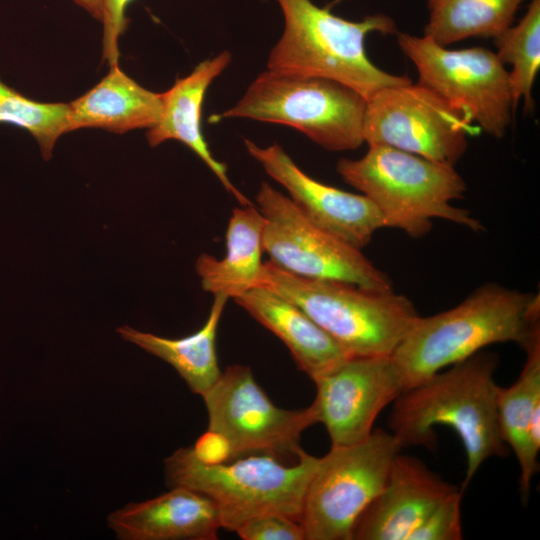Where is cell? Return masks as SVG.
Segmentation results:
<instances>
[{
  "mask_svg": "<svg viewBox=\"0 0 540 540\" xmlns=\"http://www.w3.org/2000/svg\"><path fill=\"white\" fill-rule=\"evenodd\" d=\"M498 358L476 353L405 389L393 402L388 427L402 447L436 445L435 426L459 436L467 457L463 492L482 464L506 454L497 417Z\"/></svg>",
  "mask_w": 540,
  "mask_h": 540,
  "instance_id": "cell-1",
  "label": "cell"
},
{
  "mask_svg": "<svg viewBox=\"0 0 540 540\" xmlns=\"http://www.w3.org/2000/svg\"><path fill=\"white\" fill-rule=\"evenodd\" d=\"M539 332V294L490 283L452 309L420 316L391 357L408 389L488 345L523 348Z\"/></svg>",
  "mask_w": 540,
  "mask_h": 540,
  "instance_id": "cell-2",
  "label": "cell"
},
{
  "mask_svg": "<svg viewBox=\"0 0 540 540\" xmlns=\"http://www.w3.org/2000/svg\"><path fill=\"white\" fill-rule=\"evenodd\" d=\"M277 2L284 30L269 53L268 70L332 79L356 90L366 100L382 88L412 82L405 75L383 71L366 54L365 38L369 33L399 32L390 16L377 13L361 21H349L311 0Z\"/></svg>",
  "mask_w": 540,
  "mask_h": 540,
  "instance_id": "cell-3",
  "label": "cell"
},
{
  "mask_svg": "<svg viewBox=\"0 0 540 540\" xmlns=\"http://www.w3.org/2000/svg\"><path fill=\"white\" fill-rule=\"evenodd\" d=\"M368 146L359 159L339 160L336 170L347 184L377 206L387 227L398 228L413 238L429 233L432 219L483 230L469 211L451 204L463 198L467 189L453 165L387 145Z\"/></svg>",
  "mask_w": 540,
  "mask_h": 540,
  "instance_id": "cell-4",
  "label": "cell"
},
{
  "mask_svg": "<svg viewBox=\"0 0 540 540\" xmlns=\"http://www.w3.org/2000/svg\"><path fill=\"white\" fill-rule=\"evenodd\" d=\"M318 459L305 452L292 465L268 455L205 464L186 447L167 457L164 467L170 488L181 486L208 497L218 510L221 528L235 532L246 521L269 513L300 522Z\"/></svg>",
  "mask_w": 540,
  "mask_h": 540,
  "instance_id": "cell-5",
  "label": "cell"
},
{
  "mask_svg": "<svg viewBox=\"0 0 540 540\" xmlns=\"http://www.w3.org/2000/svg\"><path fill=\"white\" fill-rule=\"evenodd\" d=\"M261 287L298 305L353 356H391L420 315L402 294L288 273L264 262Z\"/></svg>",
  "mask_w": 540,
  "mask_h": 540,
  "instance_id": "cell-6",
  "label": "cell"
},
{
  "mask_svg": "<svg viewBox=\"0 0 540 540\" xmlns=\"http://www.w3.org/2000/svg\"><path fill=\"white\" fill-rule=\"evenodd\" d=\"M367 100L338 81L264 71L231 108L211 116L250 118L293 127L329 151L355 150L364 143Z\"/></svg>",
  "mask_w": 540,
  "mask_h": 540,
  "instance_id": "cell-7",
  "label": "cell"
},
{
  "mask_svg": "<svg viewBox=\"0 0 540 540\" xmlns=\"http://www.w3.org/2000/svg\"><path fill=\"white\" fill-rule=\"evenodd\" d=\"M402 448L391 432L379 428L361 442L331 446L319 457L300 519L305 540H351L357 519L382 490Z\"/></svg>",
  "mask_w": 540,
  "mask_h": 540,
  "instance_id": "cell-8",
  "label": "cell"
},
{
  "mask_svg": "<svg viewBox=\"0 0 540 540\" xmlns=\"http://www.w3.org/2000/svg\"><path fill=\"white\" fill-rule=\"evenodd\" d=\"M397 43L415 65L420 85L459 110L484 133L502 138L514 111L509 72L484 47L448 49L427 36L398 32Z\"/></svg>",
  "mask_w": 540,
  "mask_h": 540,
  "instance_id": "cell-9",
  "label": "cell"
},
{
  "mask_svg": "<svg viewBox=\"0 0 540 540\" xmlns=\"http://www.w3.org/2000/svg\"><path fill=\"white\" fill-rule=\"evenodd\" d=\"M264 217L263 249L270 262L305 278L338 280L375 291L393 290L389 277L347 242L311 222L268 182L256 194Z\"/></svg>",
  "mask_w": 540,
  "mask_h": 540,
  "instance_id": "cell-10",
  "label": "cell"
},
{
  "mask_svg": "<svg viewBox=\"0 0 540 540\" xmlns=\"http://www.w3.org/2000/svg\"><path fill=\"white\" fill-rule=\"evenodd\" d=\"M202 397L208 430L228 441L230 460L268 455L298 462L305 453L300 445L302 433L316 424L311 406L296 410L277 407L257 384L250 367H227Z\"/></svg>",
  "mask_w": 540,
  "mask_h": 540,
  "instance_id": "cell-11",
  "label": "cell"
},
{
  "mask_svg": "<svg viewBox=\"0 0 540 540\" xmlns=\"http://www.w3.org/2000/svg\"><path fill=\"white\" fill-rule=\"evenodd\" d=\"M473 124L419 83L388 86L366 103L363 136L368 145H387L455 165L468 147Z\"/></svg>",
  "mask_w": 540,
  "mask_h": 540,
  "instance_id": "cell-12",
  "label": "cell"
},
{
  "mask_svg": "<svg viewBox=\"0 0 540 540\" xmlns=\"http://www.w3.org/2000/svg\"><path fill=\"white\" fill-rule=\"evenodd\" d=\"M313 382L316 397L310 406L332 447L365 440L381 411L405 390L391 356H350Z\"/></svg>",
  "mask_w": 540,
  "mask_h": 540,
  "instance_id": "cell-13",
  "label": "cell"
},
{
  "mask_svg": "<svg viewBox=\"0 0 540 540\" xmlns=\"http://www.w3.org/2000/svg\"><path fill=\"white\" fill-rule=\"evenodd\" d=\"M248 153L282 185L296 207L314 224L357 249L387 227L377 206L365 195L321 183L302 171L277 143L261 147L244 140Z\"/></svg>",
  "mask_w": 540,
  "mask_h": 540,
  "instance_id": "cell-14",
  "label": "cell"
},
{
  "mask_svg": "<svg viewBox=\"0 0 540 540\" xmlns=\"http://www.w3.org/2000/svg\"><path fill=\"white\" fill-rule=\"evenodd\" d=\"M456 489L419 459L399 452L382 490L357 519L351 540H409L429 513Z\"/></svg>",
  "mask_w": 540,
  "mask_h": 540,
  "instance_id": "cell-15",
  "label": "cell"
},
{
  "mask_svg": "<svg viewBox=\"0 0 540 540\" xmlns=\"http://www.w3.org/2000/svg\"><path fill=\"white\" fill-rule=\"evenodd\" d=\"M107 522L124 540H215L221 528L214 503L181 486L143 502L129 503L112 512Z\"/></svg>",
  "mask_w": 540,
  "mask_h": 540,
  "instance_id": "cell-16",
  "label": "cell"
},
{
  "mask_svg": "<svg viewBox=\"0 0 540 540\" xmlns=\"http://www.w3.org/2000/svg\"><path fill=\"white\" fill-rule=\"evenodd\" d=\"M230 62L231 53L220 52L200 62L189 75L177 79L170 89L161 93V115L158 122L148 129L146 138L151 147L168 140L185 144L210 168L240 205L246 206L251 205V201L233 185L226 165L214 158L201 130V110L206 91Z\"/></svg>",
  "mask_w": 540,
  "mask_h": 540,
  "instance_id": "cell-17",
  "label": "cell"
},
{
  "mask_svg": "<svg viewBox=\"0 0 540 540\" xmlns=\"http://www.w3.org/2000/svg\"><path fill=\"white\" fill-rule=\"evenodd\" d=\"M234 301L288 347L312 381L353 356L298 305L269 288H254Z\"/></svg>",
  "mask_w": 540,
  "mask_h": 540,
  "instance_id": "cell-18",
  "label": "cell"
},
{
  "mask_svg": "<svg viewBox=\"0 0 540 540\" xmlns=\"http://www.w3.org/2000/svg\"><path fill=\"white\" fill-rule=\"evenodd\" d=\"M82 96L69 103L68 131L99 128L113 133L153 127L162 110L161 93L147 90L119 64Z\"/></svg>",
  "mask_w": 540,
  "mask_h": 540,
  "instance_id": "cell-19",
  "label": "cell"
},
{
  "mask_svg": "<svg viewBox=\"0 0 540 540\" xmlns=\"http://www.w3.org/2000/svg\"><path fill=\"white\" fill-rule=\"evenodd\" d=\"M264 223L263 215L253 204L233 209L226 229L224 257L201 254L196 261V272L205 291L234 299L261 287Z\"/></svg>",
  "mask_w": 540,
  "mask_h": 540,
  "instance_id": "cell-20",
  "label": "cell"
},
{
  "mask_svg": "<svg viewBox=\"0 0 540 540\" xmlns=\"http://www.w3.org/2000/svg\"><path fill=\"white\" fill-rule=\"evenodd\" d=\"M229 298L217 294L204 325L182 338H165L124 325L118 334L146 352L170 364L184 379L193 393L201 396L220 378L216 337L218 325Z\"/></svg>",
  "mask_w": 540,
  "mask_h": 540,
  "instance_id": "cell-21",
  "label": "cell"
},
{
  "mask_svg": "<svg viewBox=\"0 0 540 540\" xmlns=\"http://www.w3.org/2000/svg\"><path fill=\"white\" fill-rule=\"evenodd\" d=\"M526 361L518 379L509 387L498 386L496 407L502 439L509 446L520 468L519 487L528 498L537 470L527 448V430L536 409L540 408V333L523 347Z\"/></svg>",
  "mask_w": 540,
  "mask_h": 540,
  "instance_id": "cell-22",
  "label": "cell"
},
{
  "mask_svg": "<svg viewBox=\"0 0 540 540\" xmlns=\"http://www.w3.org/2000/svg\"><path fill=\"white\" fill-rule=\"evenodd\" d=\"M526 0H427L424 36L447 47L473 37L496 38L512 26Z\"/></svg>",
  "mask_w": 540,
  "mask_h": 540,
  "instance_id": "cell-23",
  "label": "cell"
},
{
  "mask_svg": "<svg viewBox=\"0 0 540 540\" xmlns=\"http://www.w3.org/2000/svg\"><path fill=\"white\" fill-rule=\"evenodd\" d=\"M494 43L499 60L512 66L509 85L514 109L522 98L525 111L533 110L532 88L540 69V0H531L518 24L494 38Z\"/></svg>",
  "mask_w": 540,
  "mask_h": 540,
  "instance_id": "cell-24",
  "label": "cell"
},
{
  "mask_svg": "<svg viewBox=\"0 0 540 540\" xmlns=\"http://www.w3.org/2000/svg\"><path fill=\"white\" fill-rule=\"evenodd\" d=\"M69 111V103L32 100L0 78V123L28 131L37 141L45 160L52 157L59 137L69 132Z\"/></svg>",
  "mask_w": 540,
  "mask_h": 540,
  "instance_id": "cell-25",
  "label": "cell"
},
{
  "mask_svg": "<svg viewBox=\"0 0 540 540\" xmlns=\"http://www.w3.org/2000/svg\"><path fill=\"white\" fill-rule=\"evenodd\" d=\"M461 489L447 495L412 533L409 540H461Z\"/></svg>",
  "mask_w": 540,
  "mask_h": 540,
  "instance_id": "cell-26",
  "label": "cell"
},
{
  "mask_svg": "<svg viewBox=\"0 0 540 540\" xmlns=\"http://www.w3.org/2000/svg\"><path fill=\"white\" fill-rule=\"evenodd\" d=\"M235 532L244 540H305L299 521L282 514H263L254 517Z\"/></svg>",
  "mask_w": 540,
  "mask_h": 540,
  "instance_id": "cell-27",
  "label": "cell"
},
{
  "mask_svg": "<svg viewBox=\"0 0 540 540\" xmlns=\"http://www.w3.org/2000/svg\"><path fill=\"white\" fill-rule=\"evenodd\" d=\"M103 1V59L109 66L118 64L119 38L125 32L129 19L126 16L128 6L134 0Z\"/></svg>",
  "mask_w": 540,
  "mask_h": 540,
  "instance_id": "cell-28",
  "label": "cell"
},
{
  "mask_svg": "<svg viewBox=\"0 0 540 540\" xmlns=\"http://www.w3.org/2000/svg\"><path fill=\"white\" fill-rule=\"evenodd\" d=\"M196 458L205 464H219L230 460L228 441L219 433L207 430L191 446Z\"/></svg>",
  "mask_w": 540,
  "mask_h": 540,
  "instance_id": "cell-29",
  "label": "cell"
},
{
  "mask_svg": "<svg viewBox=\"0 0 540 540\" xmlns=\"http://www.w3.org/2000/svg\"><path fill=\"white\" fill-rule=\"evenodd\" d=\"M78 6L83 8L97 21H102L103 18V1L102 0H73Z\"/></svg>",
  "mask_w": 540,
  "mask_h": 540,
  "instance_id": "cell-30",
  "label": "cell"
}]
</instances>
